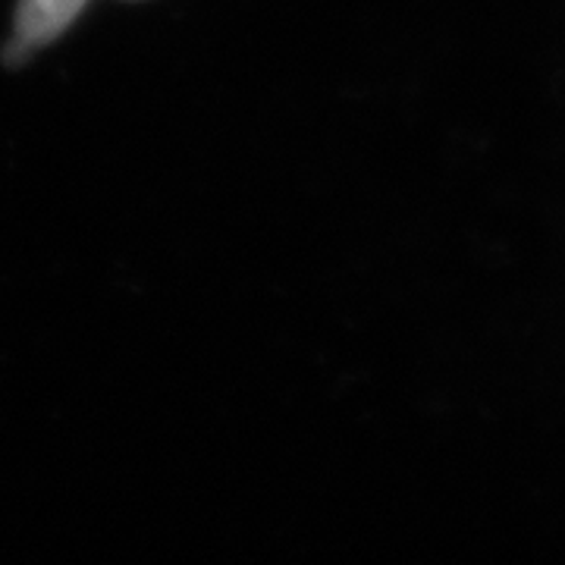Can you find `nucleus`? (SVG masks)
<instances>
[{"label": "nucleus", "instance_id": "f257e3e1", "mask_svg": "<svg viewBox=\"0 0 565 565\" xmlns=\"http://www.w3.org/2000/svg\"><path fill=\"white\" fill-rule=\"evenodd\" d=\"M85 3L88 0H22L17 10V35L7 47V61H22L35 47L57 39L79 17Z\"/></svg>", "mask_w": 565, "mask_h": 565}]
</instances>
